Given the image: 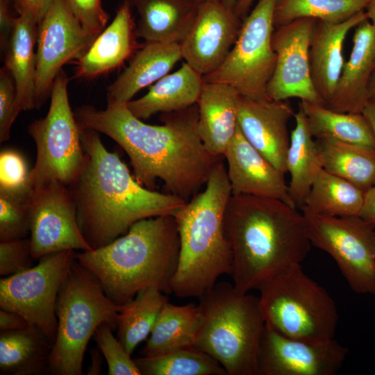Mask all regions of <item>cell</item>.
<instances>
[{
    "label": "cell",
    "instance_id": "1",
    "mask_svg": "<svg viewBox=\"0 0 375 375\" xmlns=\"http://www.w3.org/2000/svg\"><path fill=\"white\" fill-rule=\"evenodd\" d=\"M81 129L101 133L126 153L137 181L155 190L161 180L169 194L188 201L201 191L222 156L210 153L198 132V106L161 113L162 125L135 117L126 103L107 97L100 110L84 105L74 112Z\"/></svg>",
    "mask_w": 375,
    "mask_h": 375
},
{
    "label": "cell",
    "instance_id": "2",
    "mask_svg": "<svg viewBox=\"0 0 375 375\" xmlns=\"http://www.w3.org/2000/svg\"><path fill=\"white\" fill-rule=\"evenodd\" d=\"M81 130L83 169L68 186L81 232L92 249L112 242L144 219L174 215L186 203L169 193L139 183L117 153L109 151L98 132Z\"/></svg>",
    "mask_w": 375,
    "mask_h": 375
},
{
    "label": "cell",
    "instance_id": "3",
    "mask_svg": "<svg viewBox=\"0 0 375 375\" xmlns=\"http://www.w3.org/2000/svg\"><path fill=\"white\" fill-rule=\"evenodd\" d=\"M224 231L233 252L231 276L240 293L258 290L301 265L312 245L302 212L274 198L232 194Z\"/></svg>",
    "mask_w": 375,
    "mask_h": 375
},
{
    "label": "cell",
    "instance_id": "4",
    "mask_svg": "<svg viewBox=\"0 0 375 375\" xmlns=\"http://www.w3.org/2000/svg\"><path fill=\"white\" fill-rule=\"evenodd\" d=\"M179 249L174 216L162 215L138 221L109 244L76 253L75 258L98 279L108 297L122 306L147 287L172 293Z\"/></svg>",
    "mask_w": 375,
    "mask_h": 375
},
{
    "label": "cell",
    "instance_id": "5",
    "mask_svg": "<svg viewBox=\"0 0 375 375\" xmlns=\"http://www.w3.org/2000/svg\"><path fill=\"white\" fill-rule=\"evenodd\" d=\"M232 195L226 167L220 160L203 190L174 216L180 249L171 283L178 297H199L223 274H231L233 252L224 231V214Z\"/></svg>",
    "mask_w": 375,
    "mask_h": 375
},
{
    "label": "cell",
    "instance_id": "6",
    "mask_svg": "<svg viewBox=\"0 0 375 375\" xmlns=\"http://www.w3.org/2000/svg\"><path fill=\"white\" fill-rule=\"evenodd\" d=\"M199 299L201 322L194 347L215 359L228 375H257L265 326L259 297L223 281Z\"/></svg>",
    "mask_w": 375,
    "mask_h": 375
},
{
    "label": "cell",
    "instance_id": "7",
    "mask_svg": "<svg viewBox=\"0 0 375 375\" xmlns=\"http://www.w3.org/2000/svg\"><path fill=\"white\" fill-rule=\"evenodd\" d=\"M122 308L104 292L98 279L74 260L58 292V328L49 360L53 375H82L84 353L97 327L117 328Z\"/></svg>",
    "mask_w": 375,
    "mask_h": 375
},
{
    "label": "cell",
    "instance_id": "8",
    "mask_svg": "<svg viewBox=\"0 0 375 375\" xmlns=\"http://www.w3.org/2000/svg\"><path fill=\"white\" fill-rule=\"evenodd\" d=\"M261 312L269 328L285 336L314 342L334 338L339 315L335 301L301 265L259 289Z\"/></svg>",
    "mask_w": 375,
    "mask_h": 375
},
{
    "label": "cell",
    "instance_id": "9",
    "mask_svg": "<svg viewBox=\"0 0 375 375\" xmlns=\"http://www.w3.org/2000/svg\"><path fill=\"white\" fill-rule=\"evenodd\" d=\"M69 79L62 69L51 90L44 117L34 120L28 132L36 145V160L28 178L32 189L51 181L72 185L85 162L81 130L72 111L67 92Z\"/></svg>",
    "mask_w": 375,
    "mask_h": 375
},
{
    "label": "cell",
    "instance_id": "10",
    "mask_svg": "<svg viewBox=\"0 0 375 375\" xmlns=\"http://www.w3.org/2000/svg\"><path fill=\"white\" fill-rule=\"evenodd\" d=\"M279 0H258L243 19L233 47L221 66L203 76L205 82L228 84L244 98L269 99L267 84L273 74L276 56L272 37L274 15Z\"/></svg>",
    "mask_w": 375,
    "mask_h": 375
},
{
    "label": "cell",
    "instance_id": "11",
    "mask_svg": "<svg viewBox=\"0 0 375 375\" xmlns=\"http://www.w3.org/2000/svg\"><path fill=\"white\" fill-rule=\"evenodd\" d=\"M303 214L311 244L335 260L354 292L375 296L374 224L360 216Z\"/></svg>",
    "mask_w": 375,
    "mask_h": 375
},
{
    "label": "cell",
    "instance_id": "12",
    "mask_svg": "<svg viewBox=\"0 0 375 375\" xmlns=\"http://www.w3.org/2000/svg\"><path fill=\"white\" fill-rule=\"evenodd\" d=\"M72 249L52 253L22 272L0 279V308L21 315L40 328L53 344L59 290L75 260Z\"/></svg>",
    "mask_w": 375,
    "mask_h": 375
},
{
    "label": "cell",
    "instance_id": "13",
    "mask_svg": "<svg viewBox=\"0 0 375 375\" xmlns=\"http://www.w3.org/2000/svg\"><path fill=\"white\" fill-rule=\"evenodd\" d=\"M84 29L67 0H52L38 22L35 100L39 108L66 63L78 61L97 38Z\"/></svg>",
    "mask_w": 375,
    "mask_h": 375
},
{
    "label": "cell",
    "instance_id": "14",
    "mask_svg": "<svg viewBox=\"0 0 375 375\" xmlns=\"http://www.w3.org/2000/svg\"><path fill=\"white\" fill-rule=\"evenodd\" d=\"M28 206L34 259L64 250H92L81 232L67 185L55 181L32 189Z\"/></svg>",
    "mask_w": 375,
    "mask_h": 375
},
{
    "label": "cell",
    "instance_id": "15",
    "mask_svg": "<svg viewBox=\"0 0 375 375\" xmlns=\"http://www.w3.org/2000/svg\"><path fill=\"white\" fill-rule=\"evenodd\" d=\"M317 20L300 18L275 28L272 37L276 56L273 74L267 86L269 99H300L324 106L310 76L309 47Z\"/></svg>",
    "mask_w": 375,
    "mask_h": 375
},
{
    "label": "cell",
    "instance_id": "16",
    "mask_svg": "<svg viewBox=\"0 0 375 375\" xmlns=\"http://www.w3.org/2000/svg\"><path fill=\"white\" fill-rule=\"evenodd\" d=\"M348 349L331 339L309 342L285 336L266 325L260 340L257 375H333Z\"/></svg>",
    "mask_w": 375,
    "mask_h": 375
},
{
    "label": "cell",
    "instance_id": "17",
    "mask_svg": "<svg viewBox=\"0 0 375 375\" xmlns=\"http://www.w3.org/2000/svg\"><path fill=\"white\" fill-rule=\"evenodd\" d=\"M242 23L234 10L220 1H202L190 30L180 44L183 58L203 76L214 72L233 47Z\"/></svg>",
    "mask_w": 375,
    "mask_h": 375
},
{
    "label": "cell",
    "instance_id": "18",
    "mask_svg": "<svg viewBox=\"0 0 375 375\" xmlns=\"http://www.w3.org/2000/svg\"><path fill=\"white\" fill-rule=\"evenodd\" d=\"M294 112L285 101L241 98L238 125L249 142L281 173H287L288 122Z\"/></svg>",
    "mask_w": 375,
    "mask_h": 375
},
{
    "label": "cell",
    "instance_id": "19",
    "mask_svg": "<svg viewBox=\"0 0 375 375\" xmlns=\"http://www.w3.org/2000/svg\"><path fill=\"white\" fill-rule=\"evenodd\" d=\"M223 156L233 194L274 198L296 207L284 174L249 142L238 125Z\"/></svg>",
    "mask_w": 375,
    "mask_h": 375
},
{
    "label": "cell",
    "instance_id": "20",
    "mask_svg": "<svg viewBox=\"0 0 375 375\" xmlns=\"http://www.w3.org/2000/svg\"><path fill=\"white\" fill-rule=\"evenodd\" d=\"M368 19L365 10L337 24L317 20L309 47V65L313 86L324 103L334 96L344 64L343 45L347 35Z\"/></svg>",
    "mask_w": 375,
    "mask_h": 375
},
{
    "label": "cell",
    "instance_id": "21",
    "mask_svg": "<svg viewBox=\"0 0 375 375\" xmlns=\"http://www.w3.org/2000/svg\"><path fill=\"white\" fill-rule=\"evenodd\" d=\"M131 8L128 1L124 0L111 23L76 61L74 78H92L108 73L122 65L140 48Z\"/></svg>",
    "mask_w": 375,
    "mask_h": 375
},
{
    "label": "cell",
    "instance_id": "22",
    "mask_svg": "<svg viewBox=\"0 0 375 375\" xmlns=\"http://www.w3.org/2000/svg\"><path fill=\"white\" fill-rule=\"evenodd\" d=\"M375 67V32L369 19L356 27L349 59L344 62L333 97L325 106L347 113H362L370 99L369 80Z\"/></svg>",
    "mask_w": 375,
    "mask_h": 375
},
{
    "label": "cell",
    "instance_id": "23",
    "mask_svg": "<svg viewBox=\"0 0 375 375\" xmlns=\"http://www.w3.org/2000/svg\"><path fill=\"white\" fill-rule=\"evenodd\" d=\"M242 96L233 87L205 82L197 103L198 132L212 154L223 156L238 129V113Z\"/></svg>",
    "mask_w": 375,
    "mask_h": 375
},
{
    "label": "cell",
    "instance_id": "24",
    "mask_svg": "<svg viewBox=\"0 0 375 375\" xmlns=\"http://www.w3.org/2000/svg\"><path fill=\"white\" fill-rule=\"evenodd\" d=\"M183 59L179 43L145 42L132 56L128 65L107 89V97L128 103L142 89L169 73Z\"/></svg>",
    "mask_w": 375,
    "mask_h": 375
},
{
    "label": "cell",
    "instance_id": "25",
    "mask_svg": "<svg viewBox=\"0 0 375 375\" xmlns=\"http://www.w3.org/2000/svg\"><path fill=\"white\" fill-rule=\"evenodd\" d=\"M138 13L137 38L144 42L179 43L194 21L199 4L194 0H128Z\"/></svg>",
    "mask_w": 375,
    "mask_h": 375
},
{
    "label": "cell",
    "instance_id": "26",
    "mask_svg": "<svg viewBox=\"0 0 375 375\" xmlns=\"http://www.w3.org/2000/svg\"><path fill=\"white\" fill-rule=\"evenodd\" d=\"M203 83V76L185 62L178 70L150 85L144 95L126 105L142 120L158 113L183 110L197 104Z\"/></svg>",
    "mask_w": 375,
    "mask_h": 375
},
{
    "label": "cell",
    "instance_id": "27",
    "mask_svg": "<svg viewBox=\"0 0 375 375\" xmlns=\"http://www.w3.org/2000/svg\"><path fill=\"white\" fill-rule=\"evenodd\" d=\"M38 22L28 15L16 17L3 48L4 67L10 73L21 110L35 108V90Z\"/></svg>",
    "mask_w": 375,
    "mask_h": 375
},
{
    "label": "cell",
    "instance_id": "28",
    "mask_svg": "<svg viewBox=\"0 0 375 375\" xmlns=\"http://www.w3.org/2000/svg\"><path fill=\"white\" fill-rule=\"evenodd\" d=\"M52 346L45 333L35 326L1 331V374L39 375L49 372Z\"/></svg>",
    "mask_w": 375,
    "mask_h": 375
},
{
    "label": "cell",
    "instance_id": "29",
    "mask_svg": "<svg viewBox=\"0 0 375 375\" xmlns=\"http://www.w3.org/2000/svg\"><path fill=\"white\" fill-rule=\"evenodd\" d=\"M294 117L295 126L290 133L286 169L290 176L288 185L289 195L296 207L300 209L323 169V164L317 142L313 139L306 115L299 106Z\"/></svg>",
    "mask_w": 375,
    "mask_h": 375
},
{
    "label": "cell",
    "instance_id": "30",
    "mask_svg": "<svg viewBox=\"0 0 375 375\" xmlns=\"http://www.w3.org/2000/svg\"><path fill=\"white\" fill-rule=\"evenodd\" d=\"M201 322L199 305L178 306L167 301L155 322L142 356H150L172 350L194 347Z\"/></svg>",
    "mask_w": 375,
    "mask_h": 375
},
{
    "label": "cell",
    "instance_id": "31",
    "mask_svg": "<svg viewBox=\"0 0 375 375\" xmlns=\"http://www.w3.org/2000/svg\"><path fill=\"white\" fill-rule=\"evenodd\" d=\"M365 194L353 183L322 169L299 210L331 217L360 216Z\"/></svg>",
    "mask_w": 375,
    "mask_h": 375
},
{
    "label": "cell",
    "instance_id": "32",
    "mask_svg": "<svg viewBox=\"0 0 375 375\" xmlns=\"http://www.w3.org/2000/svg\"><path fill=\"white\" fill-rule=\"evenodd\" d=\"M299 106L317 140H334L375 149L374 134L362 113L340 112L307 101H301Z\"/></svg>",
    "mask_w": 375,
    "mask_h": 375
},
{
    "label": "cell",
    "instance_id": "33",
    "mask_svg": "<svg viewBox=\"0 0 375 375\" xmlns=\"http://www.w3.org/2000/svg\"><path fill=\"white\" fill-rule=\"evenodd\" d=\"M323 169L366 192L375 183V149L334 140H317Z\"/></svg>",
    "mask_w": 375,
    "mask_h": 375
},
{
    "label": "cell",
    "instance_id": "34",
    "mask_svg": "<svg viewBox=\"0 0 375 375\" xmlns=\"http://www.w3.org/2000/svg\"><path fill=\"white\" fill-rule=\"evenodd\" d=\"M166 294L158 287L150 286L122 305L117 338L130 355L150 335L160 312L169 301Z\"/></svg>",
    "mask_w": 375,
    "mask_h": 375
},
{
    "label": "cell",
    "instance_id": "35",
    "mask_svg": "<svg viewBox=\"0 0 375 375\" xmlns=\"http://www.w3.org/2000/svg\"><path fill=\"white\" fill-rule=\"evenodd\" d=\"M142 375H226L212 357L196 349L186 347L134 359Z\"/></svg>",
    "mask_w": 375,
    "mask_h": 375
},
{
    "label": "cell",
    "instance_id": "36",
    "mask_svg": "<svg viewBox=\"0 0 375 375\" xmlns=\"http://www.w3.org/2000/svg\"><path fill=\"white\" fill-rule=\"evenodd\" d=\"M372 0H279L274 15V27L300 18L337 24L364 10Z\"/></svg>",
    "mask_w": 375,
    "mask_h": 375
},
{
    "label": "cell",
    "instance_id": "37",
    "mask_svg": "<svg viewBox=\"0 0 375 375\" xmlns=\"http://www.w3.org/2000/svg\"><path fill=\"white\" fill-rule=\"evenodd\" d=\"M31 192L0 190V242L26 238L30 233L28 201Z\"/></svg>",
    "mask_w": 375,
    "mask_h": 375
},
{
    "label": "cell",
    "instance_id": "38",
    "mask_svg": "<svg viewBox=\"0 0 375 375\" xmlns=\"http://www.w3.org/2000/svg\"><path fill=\"white\" fill-rule=\"evenodd\" d=\"M113 329L106 322L96 329L94 337L108 367L109 375H141L134 360L112 334Z\"/></svg>",
    "mask_w": 375,
    "mask_h": 375
},
{
    "label": "cell",
    "instance_id": "39",
    "mask_svg": "<svg viewBox=\"0 0 375 375\" xmlns=\"http://www.w3.org/2000/svg\"><path fill=\"white\" fill-rule=\"evenodd\" d=\"M29 172L23 156L14 149L0 153V190L31 191L28 185Z\"/></svg>",
    "mask_w": 375,
    "mask_h": 375
},
{
    "label": "cell",
    "instance_id": "40",
    "mask_svg": "<svg viewBox=\"0 0 375 375\" xmlns=\"http://www.w3.org/2000/svg\"><path fill=\"white\" fill-rule=\"evenodd\" d=\"M29 238L0 242V275L12 276L33 267ZM34 259V258H33Z\"/></svg>",
    "mask_w": 375,
    "mask_h": 375
},
{
    "label": "cell",
    "instance_id": "41",
    "mask_svg": "<svg viewBox=\"0 0 375 375\" xmlns=\"http://www.w3.org/2000/svg\"><path fill=\"white\" fill-rule=\"evenodd\" d=\"M21 111L15 81L8 70L3 66L0 70L1 142L9 139L12 124Z\"/></svg>",
    "mask_w": 375,
    "mask_h": 375
},
{
    "label": "cell",
    "instance_id": "42",
    "mask_svg": "<svg viewBox=\"0 0 375 375\" xmlns=\"http://www.w3.org/2000/svg\"><path fill=\"white\" fill-rule=\"evenodd\" d=\"M67 3L85 31L98 35L105 28L109 15L102 6V0H67Z\"/></svg>",
    "mask_w": 375,
    "mask_h": 375
},
{
    "label": "cell",
    "instance_id": "43",
    "mask_svg": "<svg viewBox=\"0 0 375 375\" xmlns=\"http://www.w3.org/2000/svg\"><path fill=\"white\" fill-rule=\"evenodd\" d=\"M52 0H12V6L18 15H28L40 22Z\"/></svg>",
    "mask_w": 375,
    "mask_h": 375
},
{
    "label": "cell",
    "instance_id": "44",
    "mask_svg": "<svg viewBox=\"0 0 375 375\" xmlns=\"http://www.w3.org/2000/svg\"><path fill=\"white\" fill-rule=\"evenodd\" d=\"M12 1L0 0L1 47L4 48L12 28L15 19L10 8Z\"/></svg>",
    "mask_w": 375,
    "mask_h": 375
},
{
    "label": "cell",
    "instance_id": "45",
    "mask_svg": "<svg viewBox=\"0 0 375 375\" xmlns=\"http://www.w3.org/2000/svg\"><path fill=\"white\" fill-rule=\"evenodd\" d=\"M30 324L21 315L9 310H0L1 331L19 330L27 328Z\"/></svg>",
    "mask_w": 375,
    "mask_h": 375
},
{
    "label": "cell",
    "instance_id": "46",
    "mask_svg": "<svg viewBox=\"0 0 375 375\" xmlns=\"http://www.w3.org/2000/svg\"><path fill=\"white\" fill-rule=\"evenodd\" d=\"M360 216L375 224V183L365 192L364 205Z\"/></svg>",
    "mask_w": 375,
    "mask_h": 375
},
{
    "label": "cell",
    "instance_id": "47",
    "mask_svg": "<svg viewBox=\"0 0 375 375\" xmlns=\"http://www.w3.org/2000/svg\"><path fill=\"white\" fill-rule=\"evenodd\" d=\"M92 362L88 369V374L99 375L101 372L102 356L100 354L99 349L94 348L91 350Z\"/></svg>",
    "mask_w": 375,
    "mask_h": 375
},
{
    "label": "cell",
    "instance_id": "48",
    "mask_svg": "<svg viewBox=\"0 0 375 375\" xmlns=\"http://www.w3.org/2000/svg\"><path fill=\"white\" fill-rule=\"evenodd\" d=\"M370 128L372 131L375 138V99H370L362 111Z\"/></svg>",
    "mask_w": 375,
    "mask_h": 375
},
{
    "label": "cell",
    "instance_id": "49",
    "mask_svg": "<svg viewBox=\"0 0 375 375\" xmlns=\"http://www.w3.org/2000/svg\"><path fill=\"white\" fill-rule=\"evenodd\" d=\"M254 1L255 0H237L234 7L235 14L243 19L247 15L248 11Z\"/></svg>",
    "mask_w": 375,
    "mask_h": 375
},
{
    "label": "cell",
    "instance_id": "50",
    "mask_svg": "<svg viewBox=\"0 0 375 375\" xmlns=\"http://www.w3.org/2000/svg\"><path fill=\"white\" fill-rule=\"evenodd\" d=\"M365 11L375 32V0L370 2Z\"/></svg>",
    "mask_w": 375,
    "mask_h": 375
},
{
    "label": "cell",
    "instance_id": "51",
    "mask_svg": "<svg viewBox=\"0 0 375 375\" xmlns=\"http://www.w3.org/2000/svg\"><path fill=\"white\" fill-rule=\"evenodd\" d=\"M369 99H375V67L372 72L368 87Z\"/></svg>",
    "mask_w": 375,
    "mask_h": 375
},
{
    "label": "cell",
    "instance_id": "52",
    "mask_svg": "<svg viewBox=\"0 0 375 375\" xmlns=\"http://www.w3.org/2000/svg\"><path fill=\"white\" fill-rule=\"evenodd\" d=\"M220 1L227 8L234 10L237 0H220Z\"/></svg>",
    "mask_w": 375,
    "mask_h": 375
},
{
    "label": "cell",
    "instance_id": "53",
    "mask_svg": "<svg viewBox=\"0 0 375 375\" xmlns=\"http://www.w3.org/2000/svg\"><path fill=\"white\" fill-rule=\"evenodd\" d=\"M194 1H197V2H201V1H203V0H194Z\"/></svg>",
    "mask_w": 375,
    "mask_h": 375
},
{
    "label": "cell",
    "instance_id": "54",
    "mask_svg": "<svg viewBox=\"0 0 375 375\" xmlns=\"http://www.w3.org/2000/svg\"><path fill=\"white\" fill-rule=\"evenodd\" d=\"M6 1H12V0H6Z\"/></svg>",
    "mask_w": 375,
    "mask_h": 375
},
{
    "label": "cell",
    "instance_id": "55",
    "mask_svg": "<svg viewBox=\"0 0 375 375\" xmlns=\"http://www.w3.org/2000/svg\"><path fill=\"white\" fill-rule=\"evenodd\" d=\"M217 1H220V0H217Z\"/></svg>",
    "mask_w": 375,
    "mask_h": 375
},
{
    "label": "cell",
    "instance_id": "56",
    "mask_svg": "<svg viewBox=\"0 0 375 375\" xmlns=\"http://www.w3.org/2000/svg\"><path fill=\"white\" fill-rule=\"evenodd\" d=\"M374 226H375V224H374Z\"/></svg>",
    "mask_w": 375,
    "mask_h": 375
}]
</instances>
